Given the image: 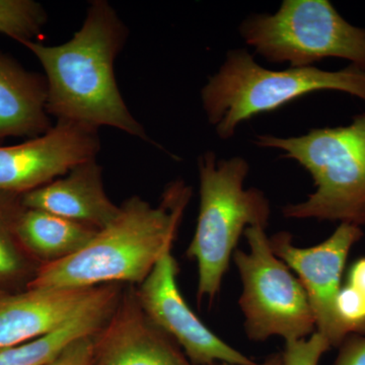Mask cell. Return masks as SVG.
I'll return each instance as SVG.
<instances>
[{"instance_id": "d4e9b609", "label": "cell", "mask_w": 365, "mask_h": 365, "mask_svg": "<svg viewBox=\"0 0 365 365\" xmlns=\"http://www.w3.org/2000/svg\"><path fill=\"white\" fill-rule=\"evenodd\" d=\"M6 294L4 292H2L1 290H0V297H2V295Z\"/></svg>"}, {"instance_id": "ac0fdd59", "label": "cell", "mask_w": 365, "mask_h": 365, "mask_svg": "<svg viewBox=\"0 0 365 365\" xmlns=\"http://www.w3.org/2000/svg\"><path fill=\"white\" fill-rule=\"evenodd\" d=\"M47 21V13L38 2L0 0V34L20 44L39 37Z\"/></svg>"}, {"instance_id": "52a82bcc", "label": "cell", "mask_w": 365, "mask_h": 365, "mask_svg": "<svg viewBox=\"0 0 365 365\" xmlns=\"http://www.w3.org/2000/svg\"><path fill=\"white\" fill-rule=\"evenodd\" d=\"M244 235L249 252L235 250L232 258L241 276L240 307L249 339L279 336L287 342L309 337L316 322L299 278L274 254L265 228L248 227Z\"/></svg>"}, {"instance_id": "30bf717a", "label": "cell", "mask_w": 365, "mask_h": 365, "mask_svg": "<svg viewBox=\"0 0 365 365\" xmlns=\"http://www.w3.org/2000/svg\"><path fill=\"white\" fill-rule=\"evenodd\" d=\"M101 148L98 129L57 121L43 135L14 145H0V191L23 194L95 160Z\"/></svg>"}, {"instance_id": "603a6c76", "label": "cell", "mask_w": 365, "mask_h": 365, "mask_svg": "<svg viewBox=\"0 0 365 365\" xmlns=\"http://www.w3.org/2000/svg\"><path fill=\"white\" fill-rule=\"evenodd\" d=\"M346 284L356 288L365 294V257L354 262L348 271Z\"/></svg>"}, {"instance_id": "3957f363", "label": "cell", "mask_w": 365, "mask_h": 365, "mask_svg": "<svg viewBox=\"0 0 365 365\" xmlns=\"http://www.w3.org/2000/svg\"><path fill=\"white\" fill-rule=\"evenodd\" d=\"M319 91H343L365 103V69L350 64L337 71L314 66L272 71L248 50L235 49L203 86L201 102L209 124L228 140L242 122Z\"/></svg>"}, {"instance_id": "d6986e66", "label": "cell", "mask_w": 365, "mask_h": 365, "mask_svg": "<svg viewBox=\"0 0 365 365\" xmlns=\"http://www.w3.org/2000/svg\"><path fill=\"white\" fill-rule=\"evenodd\" d=\"M330 343L322 334L314 332L304 339L287 341L282 352L284 365H319V360L331 349Z\"/></svg>"}, {"instance_id": "2e32d148", "label": "cell", "mask_w": 365, "mask_h": 365, "mask_svg": "<svg viewBox=\"0 0 365 365\" xmlns=\"http://www.w3.org/2000/svg\"><path fill=\"white\" fill-rule=\"evenodd\" d=\"M16 230L21 247L43 264L78 253L98 232L47 211L26 207L19 216Z\"/></svg>"}, {"instance_id": "8fae6325", "label": "cell", "mask_w": 365, "mask_h": 365, "mask_svg": "<svg viewBox=\"0 0 365 365\" xmlns=\"http://www.w3.org/2000/svg\"><path fill=\"white\" fill-rule=\"evenodd\" d=\"M93 365H194L144 313L134 290L122 294L95 335Z\"/></svg>"}, {"instance_id": "5b68a950", "label": "cell", "mask_w": 365, "mask_h": 365, "mask_svg": "<svg viewBox=\"0 0 365 365\" xmlns=\"http://www.w3.org/2000/svg\"><path fill=\"white\" fill-rule=\"evenodd\" d=\"M200 206L187 256L198 265L199 300L212 302L240 237L248 227H268L271 207L259 189L245 188L250 165L244 158L217 160L213 151L198 158Z\"/></svg>"}, {"instance_id": "ffe728a7", "label": "cell", "mask_w": 365, "mask_h": 365, "mask_svg": "<svg viewBox=\"0 0 365 365\" xmlns=\"http://www.w3.org/2000/svg\"><path fill=\"white\" fill-rule=\"evenodd\" d=\"M337 311L341 321L350 334L365 335V294L346 284L337 299Z\"/></svg>"}, {"instance_id": "8992f818", "label": "cell", "mask_w": 365, "mask_h": 365, "mask_svg": "<svg viewBox=\"0 0 365 365\" xmlns=\"http://www.w3.org/2000/svg\"><path fill=\"white\" fill-rule=\"evenodd\" d=\"M239 30L273 63L302 68L335 57L365 69V29L348 23L329 0H284L275 14H251Z\"/></svg>"}, {"instance_id": "9c48e42d", "label": "cell", "mask_w": 365, "mask_h": 365, "mask_svg": "<svg viewBox=\"0 0 365 365\" xmlns=\"http://www.w3.org/2000/svg\"><path fill=\"white\" fill-rule=\"evenodd\" d=\"M172 250L163 255L137 290L144 313L172 338L194 365H255L256 362L216 336L185 302L177 284Z\"/></svg>"}, {"instance_id": "7c38bea8", "label": "cell", "mask_w": 365, "mask_h": 365, "mask_svg": "<svg viewBox=\"0 0 365 365\" xmlns=\"http://www.w3.org/2000/svg\"><path fill=\"white\" fill-rule=\"evenodd\" d=\"M98 287L28 288L0 297V350L37 339L73 318Z\"/></svg>"}, {"instance_id": "9a60e30c", "label": "cell", "mask_w": 365, "mask_h": 365, "mask_svg": "<svg viewBox=\"0 0 365 365\" xmlns=\"http://www.w3.org/2000/svg\"><path fill=\"white\" fill-rule=\"evenodd\" d=\"M120 284L103 285L78 314L56 330L0 350V365H47L74 341L96 335L114 313L121 299Z\"/></svg>"}, {"instance_id": "5bb4252c", "label": "cell", "mask_w": 365, "mask_h": 365, "mask_svg": "<svg viewBox=\"0 0 365 365\" xmlns=\"http://www.w3.org/2000/svg\"><path fill=\"white\" fill-rule=\"evenodd\" d=\"M44 76L24 69L0 53V140L35 138L52 128Z\"/></svg>"}, {"instance_id": "e0dca14e", "label": "cell", "mask_w": 365, "mask_h": 365, "mask_svg": "<svg viewBox=\"0 0 365 365\" xmlns=\"http://www.w3.org/2000/svg\"><path fill=\"white\" fill-rule=\"evenodd\" d=\"M24 208L20 194L0 191V282L16 279L26 270L16 230Z\"/></svg>"}, {"instance_id": "4fadbf2b", "label": "cell", "mask_w": 365, "mask_h": 365, "mask_svg": "<svg viewBox=\"0 0 365 365\" xmlns=\"http://www.w3.org/2000/svg\"><path fill=\"white\" fill-rule=\"evenodd\" d=\"M102 167L97 160L76 165L63 178L21 195L24 207L39 209L96 230L117 217L120 206L105 191Z\"/></svg>"}, {"instance_id": "277c9868", "label": "cell", "mask_w": 365, "mask_h": 365, "mask_svg": "<svg viewBox=\"0 0 365 365\" xmlns=\"http://www.w3.org/2000/svg\"><path fill=\"white\" fill-rule=\"evenodd\" d=\"M255 143L282 151V158L299 163L313 178L314 193L284 206L283 216L365 225V113L347 126L314 128L294 137L262 134Z\"/></svg>"}, {"instance_id": "44dd1931", "label": "cell", "mask_w": 365, "mask_h": 365, "mask_svg": "<svg viewBox=\"0 0 365 365\" xmlns=\"http://www.w3.org/2000/svg\"><path fill=\"white\" fill-rule=\"evenodd\" d=\"M93 361L95 335H91L72 342L47 365H93Z\"/></svg>"}, {"instance_id": "6da1fadb", "label": "cell", "mask_w": 365, "mask_h": 365, "mask_svg": "<svg viewBox=\"0 0 365 365\" xmlns=\"http://www.w3.org/2000/svg\"><path fill=\"white\" fill-rule=\"evenodd\" d=\"M128 30L105 0L91 2L85 21L61 45L23 43L39 60L47 83V112L57 121L112 127L150 141L118 88L114 63Z\"/></svg>"}, {"instance_id": "7a4b0ae2", "label": "cell", "mask_w": 365, "mask_h": 365, "mask_svg": "<svg viewBox=\"0 0 365 365\" xmlns=\"http://www.w3.org/2000/svg\"><path fill=\"white\" fill-rule=\"evenodd\" d=\"M181 180L170 182L158 205L127 199L117 217L78 253L40 265L28 288H95L143 283L170 251L191 198Z\"/></svg>"}, {"instance_id": "ba28073f", "label": "cell", "mask_w": 365, "mask_h": 365, "mask_svg": "<svg viewBox=\"0 0 365 365\" xmlns=\"http://www.w3.org/2000/svg\"><path fill=\"white\" fill-rule=\"evenodd\" d=\"M362 237L361 227L340 223L328 239L311 248L294 246L287 232L270 237L274 254L297 273L306 290L317 332L333 348L339 347L351 335L338 314L337 299L348 255Z\"/></svg>"}, {"instance_id": "cb8c5ba5", "label": "cell", "mask_w": 365, "mask_h": 365, "mask_svg": "<svg viewBox=\"0 0 365 365\" xmlns=\"http://www.w3.org/2000/svg\"><path fill=\"white\" fill-rule=\"evenodd\" d=\"M213 365H228L223 364H216ZM255 365H284L283 364L282 353H274V354L268 356L267 359L264 360L261 364H256Z\"/></svg>"}, {"instance_id": "7402d4cb", "label": "cell", "mask_w": 365, "mask_h": 365, "mask_svg": "<svg viewBox=\"0 0 365 365\" xmlns=\"http://www.w3.org/2000/svg\"><path fill=\"white\" fill-rule=\"evenodd\" d=\"M338 348L334 365H365V335L351 334Z\"/></svg>"}]
</instances>
